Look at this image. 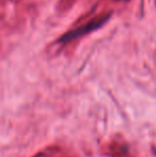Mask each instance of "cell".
<instances>
[{
	"mask_svg": "<svg viewBox=\"0 0 156 157\" xmlns=\"http://www.w3.org/2000/svg\"><path fill=\"white\" fill-rule=\"evenodd\" d=\"M107 19H108V16H104V17H102V18L93 19V21H91L89 24H87V25L82 26V27L78 28V29L74 30V31H71V32L67 33V34H64L59 40V42H61V43H67V42H70V41H72V40H75L76 37H78V36L87 34V33L100 28Z\"/></svg>",
	"mask_w": 156,
	"mask_h": 157,
	"instance_id": "6da1fadb",
	"label": "cell"
}]
</instances>
